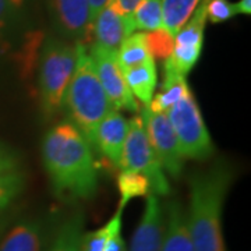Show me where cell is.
Segmentation results:
<instances>
[{"label":"cell","mask_w":251,"mask_h":251,"mask_svg":"<svg viewBox=\"0 0 251 251\" xmlns=\"http://www.w3.org/2000/svg\"><path fill=\"white\" fill-rule=\"evenodd\" d=\"M206 21L205 7L201 1L190 21L173 36V50L168 59L183 75H187L201 57Z\"/></svg>","instance_id":"9c48e42d"},{"label":"cell","mask_w":251,"mask_h":251,"mask_svg":"<svg viewBox=\"0 0 251 251\" xmlns=\"http://www.w3.org/2000/svg\"><path fill=\"white\" fill-rule=\"evenodd\" d=\"M232 180L233 172L224 162L191 177L186 224L194 251H226L222 212Z\"/></svg>","instance_id":"7a4b0ae2"},{"label":"cell","mask_w":251,"mask_h":251,"mask_svg":"<svg viewBox=\"0 0 251 251\" xmlns=\"http://www.w3.org/2000/svg\"><path fill=\"white\" fill-rule=\"evenodd\" d=\"M135 25L133 16H125L119 13L112 1L100 10L92 23V35L95 36V45L106 49L117 50L126 38L134 34Z\"/></svg>","instance_id":"4fadbf2b"},{"label":"cell","mask_w":251,"mask_h":251,"mask_svg":"<svg viewBox=\"0 0 251 251\" xmlns=\"http://www.w3.org/2000/svg\"><path fill=\"white\" fill-rule=\"evenodd\" d=\"M122 215L123 209L117 208L116 214L105 226L84 233L81 240V251H126L122 237Z\"/></svg>","instance_id":"2e32d148"},{"label":"cell","mask_w":251,"mask_h":251,"mask_svg":"<svg viewBox=\"0 0 251 251\" xmlns=\"http://www.w3.org/2000/svg\"><path fill=\"white\" fill-rule=\"evenodd\" d=\"M42 156L54 193L64 200H91L98 172L91 144L72 122L53 126L44 138Z\"/></svg>","instance_id":"6da1fadb"},{"label":"cell","mask_w":251,"mask_h":251,"mask_svg":"<svg viewBox=\"0 0 251 251\" xmlns=\"http://www.w3.org/2000/svg\"><path fill=\"white\" fill-rule=\"evenodd\" d=\"M165 115L177 137L180 152L184 159L205 161L211 158L214 144L190 88Z\"/></svg>","instance_id":"5b68a950"},{"label":"cell","mask_w":251,"mask_h":251,"mask_svg":"<svg viewBox=\"0 0 251 251\" xmlns=\"http://www.w3.org/2000/svg\"><path fill=\"white\" fill-rule=\"evenodd\" d=\"M120 169L144 175L150 180L151 191L155 196H168L171 193V184L150 144L140 116H134L128 120Z\"/></svg>","instance_id":"8992f818"},{"label":"cell","mask_w":251,"mask_h":251,"mask_svg":"<svg viewBox=\"0 0 251 251\" xmlns=\"http://www.w3.org/2000/svg\"><path fill=\"white\" fill-rule=\"evenodd\" d=\"M165 230V211L159 197L150 194L143 216L131 237L128 251H161Z\"/></svg>","instance_id":"7c38bea8"},{"label":"cell","mask_w":251,"mask_h":251,"mask_svg":"<svg viewBox=\"0 0 251 251\" xmlns=\"http://www.w3.org/2000/svg\"><path fill=\"white\" fill-rule=\"evenodd\" d=\"M77 60L75 45L49 39L39 64L41 106L46 117H53L64 108V98Z\"/></svg>","instance_id":"277c9868"},{"label":"cell","mask_w":251,"mask_h":251,"mask_svg":"<svg viewBox=\"0 0 251 251\" xmlns=\"http://www.w3.org/2000/svg\"><path fill=\"white\" fill-rule=\"evenodd\" d=\"M90 54L98 80L105 91L109 102L117 110L138 112V103L126 84L123 72L117 62L116 50L106 49L103 46L92 45Z\"/></svg>","instance_id":"ba28073f"},{"label":"cell","mask_w":251,"mask_h":251,"mask_svg":"<svg viewBox=\"0 0 251 251\" xmlns=\"http://www.w3.org/2000/svg\"><path fill=\"white\" fill-rule=\"evenodd\" d=\"M49 7L56 27L64 35L85 44L92 35L88 0H49Z\"/></svg>","instance_id":"30bf717a"},{"label":"cell","mask_w":251,"mask_h":251,"mask_svg":"<svg viewBox=\"0 0 251 251\" xmlns=\"http://www.w3.org/2000/svg\"><path fill=\"white\" fill-rule=\"evenodd\" d=\"M202 0H162L163 28L176 35L200 6Z\"/></svg>","instance_id":"ffe728a7"},{"label":"cell","mask_w":251,"mask_h":251,"mask_svg":"<svg viewBox=\"0 0 251 251\" xmlns=\"http://www.w3.org/2000/svg\"><path fill=\"white\" fill-rule=\"evenodd\" d=\"M202 4L205 7L206 20L212 24L225 23L237 16L234 3H230L229 0H202Z\"/></svg>","instance_id":"484cf974"},{"label":"cell","mask_w":251,"mask_h":251,"mask_svg":"<svg viewBox=\"0 0 251 251\" xmlns=\"http://www.w3.org/2000/svg\"><path fill=\"white\" fill-rule=\"evenodd\" d=\"M236 13L237 14H251V0H239L237 3H234Z\"/></svg>","instance_id":"4dcf8cb0"},{"label":"cell","mask_w":251,"mask_h":251,"mask_svg":"<svg viewBox=\"0 0 251 251\" xmlns=\"http://www.w3.org/2000/svg\"><path fill=\"white\" fill-rule=\"evenodd\" d=\"M117 187L120 193L119 208L125 211L126 205L135 197H148L151 194L150 180L138 172L122 169L117 177Z\"/></svg>","instance_id":"7402d4cb"},{"label":"cell","mask_w":251,"mask_h":251,"mask_svg":"<svg viewBox=\"0 0 251 251\" xmlns=\"http://www.w3.org/2000/svg\"><path fill=\"white\" fill-rule=\"evenodd\" d=\"M127 127L128 122L125 116L117 109H112L98 123L91 143V145H95L99 152L117 168L122 166V153L127 135Z\"/></svg>","instance_id":"5bb4252c"},{"label":"cell","mask_w":251,"mask_h":251,"mask_svg":"<svg viewBox=\"0 0 251 251\" xmlns=\"http://www.w3.org/2000/svg\"><path fill=\"white\" fill-rule=\"evenodd\" d=\"M126 84L133 97L143 102L144 106H148L152 100L158 82L156 64L153 59L140 63L130 69L123 70Z\"/></svg>","instance_id":"ac0fdd59"},{"label":"cell","mask_w":251,"mask_h":251,"mask_svg":"<svg viewBox=\"0 0 251 251\" xmlns=\"http://www.w3.org/2000/svg\"><path fill=\"white\" fill-rule=\"evenodd\" d=\"M186 75L176 70L169 59L163 60V81L161 91L153 95L151 103L148 105L153 112L166 113L188 90Z\"/></svg>","instance_id":"e0dca14e"},{"label":"cell","mask_w":251,"mask_h":251,"mask_svg":"<svg viewBox=\"0 0 251 251\" xmlns=\"http://www.w3.org/2000/svg\"><path fill=\"white\" fill-rule=\"evenodd\" d=\"M108 1L109 0H88V3H90L91 20H92V23H94L95 17L98 16L99 11L106 6V3H108Z\"/></svg>","instance_id":"f546056e"},{"label":"cell","mask_w":251,"mask_h":251,"mask_svg":"<svg viewBox=\"0 0 251 251\" xmlns=\"http://www.w3.org/2000/svg\"><path fill=\"white\" fill-rule=\"evenodd\" d=\"M53 229L41 219H23L14 224L0 242V251H48Z\"/></svg>","instance_id":"8fae6325"},{"label":"cell","mask_w":251,"mask_h":251,"mask_svg":"<svg viewBox=\"0 0 251 251\" xmlns=\"http://www.w3.org/2000/svg\"><path fill=\"white\" fill-rule=\"evenodd\" d=\"M84 236V215L74 212L53 229L48 251H81Z\"/></svg>","instance_id":"d6986e66"},{"label":"cell","mask_w":251,"mask_h":251,"mask_svg":"<svg viewBox=\"0 0 251 251\" xmlns=\"http://www.w3.org/2000/svg\"><path fill=\"white\" fill-rule=\"evenodd\" d=\"M165 230L161 251H194L186 224L183 204L173 198L165 206Z\"/></svg>","instance_id":"9a60e30c"},{"label":"cell","mask_w":251,"mask_h":251,"mask_svg":"<svg viewBox=\"0 0 251 251\" xmlns=\"http://www.w3.org/2000/svg\"><path fill=\"white\" fill-rule=\"evenodd\" d=\"M16 158L11 155V153L0 145V173H4V172L16 171L17 166H16Z\"/></svg>","instance_id":"83f0119b"},{"label":"cell","mask_w":251,"mask_h":251,"mask_svg":"<svg viewBox=\"0 0 251 251\" xmlns=\"http://www.w3.org/2000/svg\"><path fill=\"white\" fill-rule=\"evenodd\" d=\"M135 29L151 32L163 28L162 0H140L133 11Z\"/></svg>","instance_id":"603a6c76"},{"label":"cell","mask_w":251,"mask_h":251,"mask_svg":"<svg viewBox=\"0 0 251 251\" xmlns=\"http://www.w3.org/2000/svg\"><path fill=\"white\" fill-rule=\"evenodd\" d=\"M75 49L77 60L66 92L64 106L69 110L73 125L91 144L99 122L115 108L99 82L85 45L77 42Z\"/></svg>","instance_id":"3957f363"},{"label":"cell","mask_w":251,"mask_h":251,"mask_svg":"<svg viewBox=\"0 0 251 251\" xmlns=\"http://www.w3.org/2000/svg\"><path fill=\"white\" fill-rule=\"evenodd\" d=\"M116 56L122 72L152 59V56L148 52L144 32L131 34L128 38H126L122 45L117 48Z\"/></svg>","instance_id":"44dd1931"},{"label":"cell","mask_w":251,"mask_h":251,"mask_svg":"<svg viewBox=\"0 0 251 251\" xmlns=\"http://www.w3.org/2000/svg\"><path fill=\"white\" fill-rule=\"evenodd\" d=\"M23 0H0V27L11 17L13 11L20 7Z\"/></svg>","instance_id":"4316f807"},{"label":"cell","mask_w":251,"mask_h":251,"mask_svg":"<svg viewBox=\"0 0 251 251\" xmlns=\"http://www.w3.org/2000/svg\"><path fill=\"white\" fill-rule=\"evenodd\" d=\"M110 1L119 13L125 16H131L140 0H110Z\"/></svg>","instance_id":"f1b7e54d"},{"label":"cell","mask_w":251,"mask_h":251,"mask_svg":"<svg viewBox=\"0 0 251 251\" xmlns=\"http://www.w3.org/2000/svg\"><path fill=\"white\" fill-rule=\"evenodd\" d=\"M145 42L148 52L152 56V59H168L173 50V35H171L165 28L151 31V32H144Z\"/></svg>","instance_id":"d4e9b609"},{"label":"cell","mask_w":251,"mask_h":251,"mask_svg":"<svg viewBox=\"0 0 251 251\" xmlns=\"http://www.w3.org/2000/svg\"><path fill=\"white\" fill-rule=\"evenodd\" d=\"M140 117L162 169L173 179L180 177L184 168V158L181 156L177 137L168 116L161 112H153L150 106H144Z\"/></svg>","instance_id":"52a82bcc"},{"label":"cell","mask_w":251,"mask_h":251,"mask_svg":"<svg viewBox=\"0 0 251 251\" xmlns=\"http://www.w3.org/2000/svg\"><path fill=\"white\" fill-rule=\"evenodd\" d=\"M24 187V176L20 171L0 173V221L9 211Z\"/></svg>","instance_id":"cb8c5ba5"}]
</instances>
